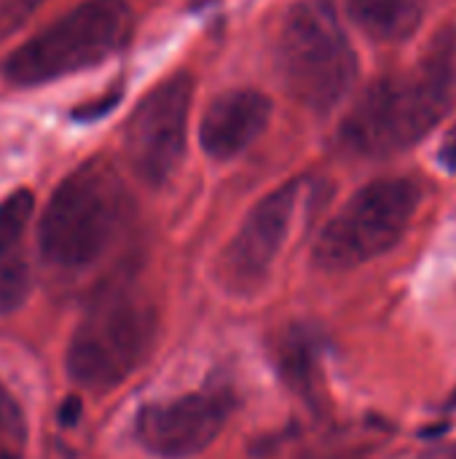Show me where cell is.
<instances>
[{"label": "cell", "mask_w": 456, "mask_h": 459, "mask_svg": "<svg viewBox=\"0 0 456 459\" xmlns=\"http://www.w3.org/2000/svg\"><path fill=\"white\" fill-rule=\"evenodd\" d=\"M456 91L452 43L419 59L411 70L374 81L341 121V145L363 159H387L414 148L449 113Z\"/></svg>", "instance_id": "obj_1"}, {"label": "cell", "mask_w": 456, "mask_h": 459, "mask_svg": "<svg viewBox=\"0 0 456 459\" xmlns=\"http://www.w3.org/2000/svg\"><path fill=\"white\" fill-rule=\"evenodd\" d=\"M126 186L108 159H89L51 194L40 218V255L59 272H83L116 242L126 221Z\"/></svg>", "instance_id": "obj_2"}, {"label": "cell", "mask_w": 456, "mask_h": 459, "mask_svg": "<svg viewBox=\"0 0 456 459\" xmlns=\"http://www.w3.org/2000/svg\"><path fill=\"white\" fill-rule=\"evenodd\" d=\"M156 331V309L137 285L99 288L67 344V371L91 393L113 390L145 363Z\"/></svg>", "instance_id": "obj_3"}, {"label": "cell", "mask_w": 456, "mask_h": 459, "mask_svg": "<svg viewBox=\"0 0 456 459\" xmlns=\"http://www.w3.org/2000/svg\"><path fill=\"white\" fill-rule=\"evenodd\" d=\"M274 62L285 91L306 110H333L357 81V54L331 0H298L288 8Z\"/></svg>", "instance_id": "obj_4"}, {"label": "cell", "mask_w": 456, "mask_h": 459, "mask_svg": "<svg viewBox=\"0 0 456 459\" xmlns=\"http://www.w3.org/2000/svg\"><path fill=\"white\" fill-rule=\"evenodd\" d=\"M132 32L124 0H86L8 54L3 75L13 86H40L89 70L116 54Z\"/></svg>", "instance_id": "obj_5"}, {"label": "cell", "mask_w": 456, "mask_h": 459, "mask_svg": "<svg viewBox=\"0 0 456 459\" xmlns=\"http://www.w3.org/2000/svg\"><path fill=\"white\" fill-rule=\"evenodd\" d=\"M422 202L411 178H382L363 186L323 229L312 261L325 272H347L392 250Z\"/></svg>", "instance_id": "obj_6"}, {"label": "cell", "mask_w": 456, "mask_h": 459, "mask_svg": "<svg viewBox=\"0 0 456 459\" xmlns=\"http://www.w3.org/2000/svg\"><path fill=\"white\" fill-rule=\"evenodd\" d=\"M194 102V78L188 73L169 75L148 91L124 129V151L140 180L161 186L180 167L188 140V118Z\"/></svg>", "instance_id": "obj_7"}, {"label": "cell", "mask_w": 456, "mask_h": 459, "mask_svg": "<svg viewBox=\"0 0 456 459\" xmlns=\"http://www.w3.org/2000/svg\"><path fill=\"white\" fill-rule=\"evenodd\" d=\"M234 406L237 395L223 382L148 403L134 420V441L159 459L196 457L220 436Z\"/></svg>", "instance_id": "obj_8"}, {"label": "cell", "mask_w": 456, "mask_h": 459, "mask_svg": "<svg viewBox=\"0 0 456 459\" xmlns=\"http://www.w3.org/2000/svg\"><path fill=\"white\" fill-rule=\"evenodd\" d=\"M298 194H301V183L293 180L263 196L250 210V215L239 226L237 237L228 242V247L223 250L218 261V274L220 282L237 296L258 290L261 282L266 280L274 258L280 255L290 234L298 207Z\"/></svg>", "instance_id": "obj_9"}, {"label": "cell", "mask_w": 456, "mask_h": 459, "mask_svg": "<svg viewBox=\"0 0 456 459\" xmlns=\"http://www.w3.org/2000/svg\"><path fill=\"white\" fill-rule=\"evenodd\" d=\"M271 100L258 89H231L218 94L202 116L199 143L210 159L228 161L247 151L269 126Z\"/></svg>", "instance_id": "obj_10"}, {"label": "cell", "mask_w": 456, "mask_h": 459, "mask_svg": "<svg viewBox=\"0 0 456 459\" xmlns=\"http://www.w3.org/2000/svg\"><path fill=\"white\" fill-rule=\"evenodd\" d=\"M32 215V194L16 191L0 204V315L19 309L30 293L24 234Z\"/></svg>", "instance_id": "obj_11"}, {"label": "cell", "mask_w": 456, "mask_h": 459, "mask_svg": "<svg viewBox=\"0 0 456 459\" xmlns=\"http://www.w3.org/2000/svg\"><path fill=\"white\" fill-rule=\"evenodd\" d=\"M352 22L379 43L409 40L425 19L422 0H347Z\"/></svg>", "instance_id": "obj_12"}, {"label": "cell", "mask_w": 456, "mask_h": 459, "mask_svg": "<svg viewBox=\"0 0 456 459\" xmlns=\"http://www.w3.org/2000/svg\"><path fill=\"white\" fill-rule=\"evenodd\" d=\"M320 355H323V344H320L317 333L309 328H301V325L288 328L277 347V366H280L285 382L306 398H312L317 390Z\"/></svg>", "instance_id": "obj_13"}, {"label": "cell", "mask_w": 456, "mask_h": 459, "mask_svg": "<svg viewBox=\"0 0 456 459\" xmlns=\"http://www.w3.org/2000/svg\"><path fill=\"white\" fill-rule=\"evenodd\" d=\"M27 449V422L16 398L0 385V459H22Z\"/></svg>", "instance_id": "obj_14"}, {"label": "cell", "mask_w": 456, "mask_h": 459, "mask_svg": "<svg viewBox=\"0 0 456 459\" xmlns=\"http://www.w3.org/2000/svg\"><path fill=\"white\" fill-rule=\"evenodd\" d=\"M118 102H121V89H118V91H113V94H105L102 100L86 102L83 108H78V110L73 113V121H81V124H86V121H97V118H102L108 110H113Z\"/></svg>", "instance_id": "obj_15"}, {"label": "cell", "mask_w": 456, "mask_h": 459, "mask_svg": "<svg viewBox=\"0 0 456 459\" xmlns=\"http://www.w3.org/2000/svg\"><path fill=\"white\" fill-rule=\"evenodd\" d=\"M438 164L449 172V175H456V124L446 132L441 148H438Z\"/></svg>", "instance_id": "obj_16"}, {"label": "cell", "mask_w": 456, "mask_h": 459, "mask_svg": "<svg viewBox=\"0 0 456 459\" xmlns=\"http://www.w3.org/2000/svg\"><path fill=\"white\" fill-rule=\"evenodd\" d=\"M417 459H456V441H452V444H438V446L422 452Z\"/></svg>", "instance_id": "obj_17"}]
</instances>
